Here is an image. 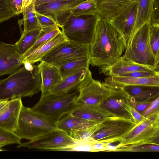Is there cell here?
I'll list each match as a JSON object with an SVG mask.
<instances>
[{
  "instance_id": "1",
  "label": "cell",
  "mask_w": 159,
  "mask_h": 159,
  "mask_svg": "<svg viewBox=\"0 0 159 159\" xmlns=\"http://www.w3.org/2000/svg\"><path fill=\"white\" fill-rule=\"evenodd\" d=\"M125 49L121 37L111 24L100 19L90 46V64L110 66L121 57Z\"/></svg>"
},
{
  "instance_id": "2",
  "label": "cell",
  "mask_w": 159,
  "mask_h": 159,
  "mask_svg": "<svg viewBox=\"0 0 159 159\" xmlns=\"http://www.w3.org/2000/svg\"><path fill=\"white\" fill-rule=\"evenodd\" d=\"M41 79L38 65L32 70L23 66L6 78L0 80V100L31 97L41 90Z\"/></svg>"
},
{
  "instance_id": "3",
  "label": "cell",
  "mask_w": 159,
  "mask_h": 159,
  "mask_svg": "<svg viewBox=\"0 0 159 159\" xmlns=\"http://www.w3.org/2000/svg\"><path fill=\"white\" fill-rule=\"evenodd\" d=\"M78 94V92L76 90L66 93H50L41 95L39 101L31 108L56 122L76 108Z\"/></svg>"
},
{
  "instance_id": "4",
  "label": "cell",
  "mask_w": 159,
  "mask_h": 159,
  "mask_svg": "<svg viewBox=\"0 0 159 159\" xmlns=\"http://www.w3.org/2000/svg\"><path fill=\"white\" fill-rule=\"evenodd\" d=\"M149 25L150 22L147 23L132 35L121 58L159 71L150 43Z\"/></svg>"
},
{
  "instance_id": "5",
  "label": "cell",
  "mask_w": 159,
  "mask_h": 159,
  "mask_svg": "<svg viewBox=\"0 0 159 159\" xmlns=\"http://www.w3.org/2000/svg\"><path fill=\"white\" fill-rule=\"evenodd\" d=\"M57 129L55 122L23 105L14 133L21 139L32 140Z\"/></svg>"
},
{
  "instance_id": "6",
  "label": "cell",
  "mask_w": 159,
  "mask_h": 159,
  "mask_svg": "<svg viewBox=\"0 0 159 159\" xmlns=\"http://www.w3.org/2000/svg\"><path fill=\"white\" fill-rule=\"evenodd\" d=\"M100 19L98 14L76 17L70 15L61 28V31L68 41L90 45Z\"/></svg>"
},
{
  "instance_id": "7",
  "label": "cell",
  "mask_w": 159,
  "mask_h": 159,
  "mask_svg": "<svg viewBox=\"0 0 159 159\" xmlns=\"http://www.w3.org/2000/svg\"><path fill=\"white\" fill-rule=\"evenodd\" d=\"M159 116L146 118L116 145V151L143 145H159Z\"/></svg>"
},
{
  "instance_id": "8",
  "label": "cell",
  "mask_w": 159,
  "mask_h": 159,
  "mask_svg": "<svg viewBox=\"0 0 159 159\" xmlns=\"http://www.w3.org/2000/svg\"><path fill=\"white\" fill-rule=\"evenodd\" d=\"M138 124L131 119L119 117L106 118L99 123L98 130L88 140L105 143L120 142Z\"/></svg>"
},
{
  "instance_id": "9",
  "label": "cell",
  "mask_w": 159,
  "mask_h": 159,
  "mask_svg": "<svg viewBox=\"0 0 159 159\" xmlns=\"http://www.w3.org/2000/svg\"><path fill=\"white\" fill-rule=\"evenodd\" d=\"M76 90L79 93L76 102L77 105L106 110L102 106L109 93V87L103 83L93 79L89 69Z\"/></svg>"
},
{
  "instance_id": "10",
  "label": "cell",
  "mask_w": 159,
  "mask_h": 159,
  "mask_svg": "<svg viewBox=\"0 0 159 159\" xmlns=\"http://www.w3.org/2000/svg\"><path fill=\"white\" fill-rule=\"evenodd\" d=\"M90 46L66 41L55 47L43 57V61L57 68L76 59L89 56Z\"/></svg>"
},
{
  "instance_id": "11",
  "label": "cell",
  "mask_w": 159,
  "mask_h": 159,
  "mask_svg": "<svg viewBox=\"0 0 159 159\" xmlns=\"http://www.w3.org/2000/svg\"><path fill=\"white\" fill-rule=\"evenodd\" d=\"M76 143L69 134L60 129L50 132L35 139L20 143L17 148H27L39 150L59 151Z\"/></svg>"
},
{
  "instance_id": "12",
  "label": "cell",
  "mask_w": 159,
  "mask_h": 159,
  "mask_svg": "<svg viewBox=\"0 0 159 159\" xmlns=\"http://www.w3.org/2000/svg\"><path fill=\"white\" fill-rule=\"evenodd\" d=\"M107 86L110 92L103 107L117 116L134 120L131 113L132 106L129 94L121 87Z\"/></svg>"
},
{
  "instance_id": "13",
  "label": "cell",
  "mask_w": 159,
  "mask_h": 159,
  "mask_svg": "<svg viewBox=\"0 0 159 159\" xmlns=\"http://www.w3.org/2000/svg\"><path fill=\"white\" fill-rule=\"evenodd\" d=\"M137 10L136 0L129 3L110 22L120 36L125 48L133 32Z\"/></svg>"
},
{
  "instance_id": "14",
  "label": "cell",
  "mask_w": 159,
  "mask_h": 159,
  "mask_svg": "<svg viewBox=\"0 0 159 159\" xmlns=\"http://www.w3.org/2000/svg\"><path fill=\"white\" fill-rule=\"evenodd\" d=\"M85 0H65L35 6L38 12L54 20L61 28L71 15L70 10Z\"/></svg>"
},
{
  "instance_id": "15",
  "label": "cell",
  "mask_w": 159,
  "mask_h": 159,
  "mask_svg": "<svg viewBox=\"0 0 159 159\" xmlns=\"http://www.w3.org/2000/svg\"><path fill=\"white\" fill-rule=\"evenodd\" d=\"M23 65L14 44L0 42V77L13 73Z\"/></svg>"
},
{
  "instance_id": "16",
  "label": "cell",
  "mask_w": 159,
  "mask_h": 159,
  "mask_svg": "<svg viewBox=\"0 0 159 159\" xmlns=\"http://www.w3.org/2000/svg\"><path fill=\"white\" fill-rule=\"evenodd\" d=\"M101 20L110 22L129 3L136 0H91Z\"/></svg>"
},
{
  "instance_id": "17",
  "label": "cell",
  "mask_w": 159,
  "mask_h": 159,
  "mask_svg": "<svg viewBox=\"0 0 159 159\" xmlns=\"http://www.w3.org/2000/svg\"><path fill=\"white\" fill-rule=\"evenodd\" d=\"M38 65L41 79V95L51 93L62 80L58 68L43 61Z\"/></svg>"
},
{
  "instance_id": "18",
  "label": "cell",
  "mask_w": 159,
  "mask_h": 159,
  "mask_svg": "<svg viewBox=\"0 0 159 159\" xmlns=\"http://www.w3.org/2000/svg\"><path fill=\"white\" fill-rule=\"evenodd\" d=\"M68 40L61 31L53 38L39 47L27 52L21 55L23 63L28 61L34 64L55 47Z\"/></svg>"
},
{
  "instance_id": "19",
  "label": "cell",
  "mask_w": 159,
  "mask_h": 159,
  "mask_svg": "<svg viewBox=\"0 0 159 159\" xmlns=\"http://www.w3.org/2000/svg\"><path fill=\"white\" fill-rule=\"evenodd\" d=\"M23 105L21 98L10 100L8 108L0 114V128L14 132L17 127L19 116Z\"/></svg>"
},
{
  "instance_id": "20",
  "label": "cell",
  "mask_w": 159,
  "mask_h": 159,
  "mask_svg": "<svg viewBox=\"0 0 159 159\" xmlns=\"http://www.w3.org/2000/svg\"><path fill=\"white\" fill-rule=\"evenodd\" d=\"M151 70L153 69L132 61L125 60L121 57L110 66L100 67L99 70L100 73L103 74L108 76H120L123 74L136 71Z\"/></svg>"
},
{
  "instance_id": "21",
  "label": "cell",
  "mask_w": 159,
  "mask_h": 159,
  "mask_svg": "<svg viewBox=\"0 0 159 159\" xmlns=\"http://www.w3.org/2000/svg\"><path fill=\"white\" fill-rule=\"evenodd\" d=\"M103 83L110 86L123 87L129 85H143L159 87V76L136 78L116 76H108Z\"/></svg>"
},
{
  "instance_id": "22",
  "label": "cell",
  "mask_w": 159,
  "mask_h": 159,
  "mask_svg": "<svg viewBox=\"0 0 159 159\" xmlns=\"http://www.w3.org/2000/svg\"><path fill=\"white\" fill-rule=\"evenodd\" d=\"M89 69H81L63 79L51 93H70L82 82L85 78Z\"/></svg>"
},
{
  "instance_id": "23",
  "label": "cell",
  "mask_w": 159,
  "mask_h": 159,
  "mask_svg": "<svg viewBox=\"0 0 159 159\" xmlns=\"http://www.w3.org/2000/svg\"><path fill=\"white\" fill-rule=\"evenodd\" d=\"M98 123H99L85 120L69 114L56 122L55 125L58 129L69 134L73 130L89 127Z\"/></svg>"
},
{
  "instance_id": "24",
  "label": "cell",
  "mask_w": 159,
  "mask_h": 159,
  "mask_svg": "<svg viewBox=\"0 0 159 159\" xmlns=\"http://www.w3.org/2000/svg\"><path fill=\"white\" fill-rule=\"evenodd\" d=\"M69 114L97 123L101 122L106 118L115 116L113 114L107 111L81 105H77L76 108Z\"/></svg>"
},
{
  "instance_id": "25",
  "label": "cell",
  "mask_w": 159,
  "mask_h": 159,
  "mask_svg": "<svg viewBox=\"0 0 159 159\" xmlns=\"http://www.w3.org/2000/svg\"><path fill=\"white\" fill-rule=\"evenodd\" d=\"M122 87L135 101L159 96V87L143 85H129Z\"/></svg>"
},
{
  "instance_id": "26",
  "label": "cell",
  "mask_w": 159,
  "mask_h": 159,
  "mask_svg": "<svg viewBox=\"0 0 159 159\" xmlns=\"http://www.w3.org/2000/svg\"><path fill=\"white\" fill-rule=\"evenodd\" d=\"M137 2L136 19L131 36L143 25L150 22L152 11L153 0H137Z\"/></svg>"
},
{
  "instance_id": "27",
  "label": "cell",
  "mask_w": 159,
  "mask_h": 159,
  "mask_svg": "<svg viewBox=\"0 0 159 159\" xmlns=\"http://www.w3.org/2000/svg\"><path fill=\"white\" fill-rule=\"evenodd\" d=\"M41 30L39 28L22 31L19 39L14 44L17 52L23 55L33 46L36 41Z\"/></svg>"
},
{
  "instance_id": "28",
  "label": "cell",
  "mask_w": 159,
  "mask_h": 159,
  "mask_svg": "<svg viewBox=\"0 0 159 159\" xmlns=\"http://www.w3.org/2000/svg\"><path fill=\"white\" fill-rule=\"evenodd\" d=\"M89 57L88 56L68 62L58 68L62 80L81 69L89 68Z\"/></svg>"
},
{
  "instance_id": "29",
  "label": "cell",
  "mask_w": 159,
  "mask_h": 159,
  "mask_svg": "<svg viewBox=\"0 0 159 159\" xmlns=\"http://www.w3.org/2000/svg\"><path fill=\"white\" fill-rule=\"evenodd\" d=\"M36 0H33L31 3L23 11V18L20 21V25H23V30L26 31L36 28H41L36 15L35 8Z\"/></svg>"
},
{
  "instance_id": "30",
  "label": "cell",
  "mask_w": 159,
  "mask_h": 159,
  "mask_svg": "<svg viewBox=\"0 0 159 159\" xmlns=\"http://www.w3.org/2000/svg\"><path fill=\"white\" fill-rule=\"evenodd\" d=\"M41 28V32L36 41L27 52L49 41L61 31L59 27L57 25Z\"/></svg>"
},
{
  "instance_id": "31",
  "label": "cell",
  "mask_w": 159,
  "mask_h": 159,
  "mask_svg": "<svg viewBox=\"0 0 159 159\" xmlns=\"http://www.w3.org/2000/svg\"><path fill=\"white\" fill-rule=\"evenodd\" d=\"M71 15L76 17L92 15L98 13L95 3L91 0H85L70 10Z\"/></svg>"
},
{
  "instance_id": "32",
  "label": "cell",
  "mask_w": 159,
  "mask_h": 159,
  "mask_svg": "<svg viewBox=\"0 0 159 159\" xmlns=\"http://www.w3.org/2000/svg\"><path fill=\"white\" fill-rule=\"evenodd\" d=\"M149 39L157 66H159V24L150 23Z\"/></svg>"
},
{
  "instance_id": "33",
  "label": "cell",
  "mask_w": 159,
  "mask_h": 159,
  "mask_svg": "<svg viewBox=\"0 0 159 159\" xmlns=\"http://www.w3.org/2000/svg\"><path fill=\"white\" fill-rule=\"evenodd\" d=\"M21 139L14 132L0 128V148L5 146L21 143Z\"/></svg>"
},
{
  "instance_id": "34",
  "label": "cell",
  "mask_w": 159,
  "mask_h": 159,
  "mask_svg": "<svg viewBox=\"0 0 159 159\" xmlns=\"http://www.w3.org/2000/svg\"><path fill=\"white\" fill-rule=\"evenodd\" d=\"M15 15L11 9L10 0H0V23L7 20Z\"/></svg>"
},
{
  "instance_id": "35",
  "label": "cell",
  "mask_w": 159,
  "mask_h": 159,
  "mask_svg": "<svg viewBox=\"0 0 159 159\" xmlns=\"http://www.w3.org/2000/svg\"><path fill=\"white\" fill-rule=\"evenodd\" d=\"M141 113L145 118L159 116V97L156 98L147 108Z\"/></svg>"
},
{
  "instance_id": "36",
  "label": "cell",
  "mask_w": 159,
  "mask_h": 159,
  "mask_svg": "<svg viewBox=\"0 0 159 159\" xmlns=\"http://www.w3.org/2000/svg\"><path fill=\"white\" fill-rule=\"evenodd\" d=\"M120 76L136 78H148L159 76V71L153 70L138 71L121 75Z\"/></svg>"
},
{
  "instance_id": "37",
  "label": "cell",
  "mask_w": 159,
  "mask_h": 159,
  "mask_svg": "<svg viewBox=\"0 0 159 159\" xmlns=\"http://www.w3.org/2000/svg\"><path fill=\"white\" fill-rule=\"evenodd\" d=\"M36 13L38 22L41 28L52 25H57L59 27L57 23L51 17L40 13L36 11Z\"/></svg>"
},
{
  "instance_id": "38",
  "label": "cell",
  "mask_w": 159,
  "mask_h": 159,
  "mask_svg": "<svg viewBox=\"0 0 159 159\" xmlns=\"http://www.w3.org/2000/svg\"><path fill=\"white\" fill-rule=\"evenodd\" d=\"M159 145L148 144L125 149L123 151H154L158 152Z\"/></svg>"
},
{
  "instance_id": "39",
  "label": "cell",
  "mask_w": 159,
  "mask_h": 159,
  "mask_svg": "<svg viewBox=\"0 0 159 159\" xmlns=\"http://www.w3.org/2000/svg\"><path fill=\"white\" fill-rule=\"evenodd\" d=\"M157 97L151 98L138 101H135L132 104V106L137 110L141 113L146 109L152 102Z\"/></svg>"
},
{
  "instance_id": "40",
  "label": "cell",
  "mask_w": 159,
  "mask_h": 159,
  "mask_svg": "<svg viewBox=\"0 0 159 159\" xmlns=\"http://www.w3.org/2000/svg\"><path fill=\"white\" fill-rule=\"evenodd\" d=\"M150 23L159 24V0H153L152 11Z\"/></svg>"
},
{
  "instance_id": "41",
  "label": "cell",
  "mask_w": 159,
  "mask_h": 159,
  "mask_svg": "<svg viewBox=\"0 0 159 159\" xmlns=\"http://www.w3.org/2000/svg\"><path fill=\"white\" fill-rule=\"evenodd\" d=\"M22 2L23 0H10L11 9L16 15L21 13Z\"/></svg>"
},
{
  "instance_id": "42",
  "label": "cell",
  "mask_w": 159,
  "mask_h": 159,
  "mask_svg": "<svg viewBox=\"0 0 159 159\" xmlns=\"http://www.w3.org/2000/svg\"><path fill=\"white\" fill-rule=\"evenodd\" d=\"M131 111L134 119L137 123L141 122L146 118L140 112L137 110L132 106L131 107Z\"/></svg>"
},
{
  "instance_id": "43",
  "label": "cell",
  "mask_w": 159,
  "mask_h": 159,
  "mask_svg": "<svg viewBox=\"0 0 159 159\" xmlns=\"http://www.w3.org/2000/svg\"><path fill=\"white\" fill-rule=\"evenodd\" d=\"M10 100H0V114L5 111L8 107Z\"/></svg>"
},
{
  "instance_id": "44",
  "label": "cell",
  "mask_w": 159,
  "mask_h": 159,
  "mask_svg": "<svg viewBox=\"0 0 159 159\" xmlns=\"http://www.w3.org/2000/svg\"><path fill=\"white\" fill-rule=\"evenodd\" d=\"M65 0H36L35 6L41 5L49 3L61 1Z\"/></svg>"
},
{
  "instance_id": "45",
  "label": "cell",
  "mask_w": 159,
  "mask_h": 159,
  "mask_svg": "<svg viewBox=\"0 0 159 159\" xmlns=\"http://www.w3.org/2000/svg\"><path fill=\"white\" fill-rule=\"evenodd\" d=\"M33 0H23L21 10L22 13L24 10L32 2Z\"/></svg>"
},
{
  "instance_id": "46",
  "label": "cell",
  "mask_w": 159,
  "mask_h": 159,
  "mask_svg": "<svg viewBox=\"0 0 159 159\" xmlns=\"http://www.w3.org/2000/svg\"><path fill=\"white\" fill-rule=\"evenodd\" d=\"M4 151V150H2V149L0 148V151Z\"/></svg>"
}]
</instances>
